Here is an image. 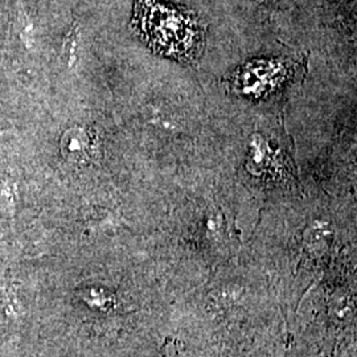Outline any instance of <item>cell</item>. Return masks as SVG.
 <instances>
[{"mask_svg":"<svg viewBox=\"0 0 357 357\" xmlns=\"http://www.w3.org/2000/svg\"><path fill=\"white\" fill-rule=\"evenodd\" d=\"M134 23L155 51L176 59H191L200 32L191 17L155 0H137Z\"/></svg>","mask_w":357,"mask_h":357,"instance_id":"obj_1","label":"cell"},{"mask_svg":"<svg viewBox=\"0 0 357 357\" xmlns=\"http://www.w3.org/2000/svg\"><path fill=\"white\" fill-rule=\"evenodd\" d=\"M163 357H178L176 349L174 348V345H172L171 349H167L166 347H165V349H163Z\"/></svg>","mask_w":357,"mask_h":357,"instance_id":"obj_3","label":"cell"},{"mask_svg":"<svg viewBox=\"0 0 357 357\" xmlns=\"http://www.w3.org/2000/svg\"><path fill=\"white\" fill-rule=\"evenodd\" d=\"M61 153L65 159L75 165L88 163L93 156V139L88 130L70 128L66 130L60 142Z\"/></svg>","mask_w":357,"mask_h":357,"instance_id":"obj_2","label":"cell"}]
</instances>
